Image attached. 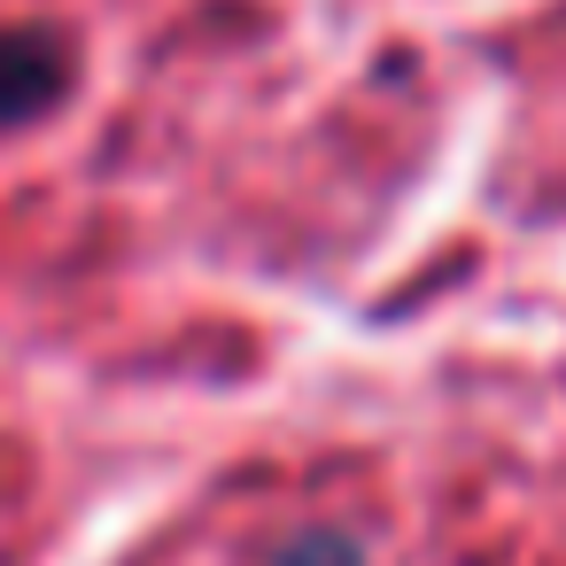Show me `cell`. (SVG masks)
Listing matches in <instances>:
<instances>
[{
  "label": "cell",
  "mask_w": 566,
  "mask_h": 566,
  "mask_svg": "<svg viewBox=\"0 0 566 566\" xmlns=\"http://www.w3.org/2000/svg\"><path fill=\"white\" fill-rule=\"evenodd\" d=\"M272 566H365V543L349 527H295L287 543H272Z\"/></svg>",
  "instance_id": "2"
},
{
  "label": "cell",
  "mask_w": 566,
  "mask_h": 566,
  "mask_svg": "<svg viewBox=\"0 0 566 566\" xmlns=\"http://www.w3.org/2000/svg\"><path fill=\"white\" fill-rule=\"evenodd\" d=\"M63 94H71V40L63 32H40V24L0 32V133L48 117Z\"/></svg>",
  "instance_id": "1"
}]
</instances>
